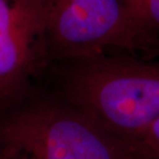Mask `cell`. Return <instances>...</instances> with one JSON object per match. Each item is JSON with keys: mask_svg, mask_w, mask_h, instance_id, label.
<instances>
[{"mask_svg": "<svg viewBox=\"0 0 159 159\" xmlns=\"http://www.w3.org/2000/svg\"><path fill=\"white\" fill-rule=\"evenodd\" d=\"M50 63L58 97L134 147L159 119V57L117 52Z\"/></svg>", "mask_w": 159, "mask_h": 159, "instance_id": "obj_1", "label": "cell"}, {"mask_svg": "<svg viewBox=\"0 0 159 159\" xmlns=\"http://www.w3.org/2000/svg\"><path fill=\"white\" fill-rule=\"evenodd\" d=\"M0 149L26 159H141L134 146L58 96L0 121Z\"/></svg>", "mask_w": 159, "mask_h": 159, "instance_id": "obj_2", "label": "cell"}, {"mask_svg": "<svg viewBox=\"0 0 159 159\" xmlns=\"http://www.w3.org/2000/svg\"><path fill=\"white\" fill-rule=\"evenodd\" d=\"M50 62L101 53L157 58L159 50L133 23L123 0H37Z\"/></svg>", "mask_w": 159, "mask_h": 159, "instance_id": "obj_3", "label": "cell"}, {"mask_svg": "<svg viewBox=\"0 0 159 159\" xmlns=\"http://www.w3.org/2000/svg\"><path fill=\"white\" fill-rule=\"evenodd\" d=\"M49 64L37 0H0V96Z\"/></svg>", "mask_w": 159, "mask_h": 159, "instance_id": "obj_4", "label": "cell"}, {"mask_svg": "<svg viewBox=\"0 0 159 159\" xmlns=\"http://www.w3.org/2000/svg\"><path fill=\"white\" fill-rule=\"evenodd\" d=\"M142 34L159 50V0H123Z\"/></svg>", "mask_w": 159, "mask_h": 159, "instance_id": "obj_5", "label": "cell"}, {"mask_svg": "<svg viewBox=\"0 0 159 159\" xmlns=\"http://www.w3.org/2000/svg\"><path fill=\"white\" fill-rule=\"evenodd\" d=\"M135 148L141 159H159V119L139 138Z\"/></svg>", "mask_w": 159, "mask_h": 159, "instance_id": "obj_6", "label": "cell"}, {"mask_svg": "<svg viewBox=\"0 0 159 159\" xmlns=\"http://www.w3.org/2000/svg\"><path fill=\"white\" fill-rule=\"evenodd\" d=\"M0 159H25V158L16 153H12V152L0 149Z\"/></svg>", "mask_w": 159, "mask_h": 159, "instance_id": "obj_7", "label": "cell"}]
</instances>
